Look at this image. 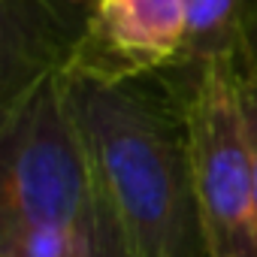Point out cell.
<instances>
[{
  "label": "cell",
  "instance_id": "cell-8",
  "mask_svg": "<svg viewBox=\"0 0 257 257\" xmlns=\"http://www.w3.org/2000/svg\"><path fill=\"white\" fill-rule=\"evenodd\" d=\"M239 100L248 131V149H251V173H254V200H257V76H239Z\"/></svg>",
  "mask_w": 257,
  "mask_h": 257
},
{
  "label": "cell",
  "instance_id": "cell-3",
  "mask_svg": "<svg viewBox=\"0 0 257 257\" xmlns=\"http://www.w3.org/2000/svg\"><path fill=\"white\" fill-rule=\"evenodd\" d=\"M188 134L197 209L209 257H257L251 149L230 61H206L188 79Z\"/></svg>",
  "mask_w": 257,
  "mask_h": 257
},
{
  "label": "cell",
  "instance_id": "cell-2",
  "mask_svg": "<svg viewBox=\"0 0 257 257\" xmlns=\"http://www.w3.org/2000/svg\"><path fill=\"white\" fill-rule=\"evenodd\" d=\"M170 73H76L91 179L137 257H209L191 167L188 85L179 91Z\"/></svg>",
  "mask_w": 257,
  "mask_h": 257
},
{
  "label": "cell",
  "instance_id": "cell-6",
  "mask_svg": "<svg viewBox=\"0 0 257 257\" xmlns=\"http://www.w3.org/2000/svg\"><path fill=\"white\" fill-rule=\"evenodd\" d=\"M0 257H88V218L0 224Z\"/></svg>",
  "mask_w": 257,
  "mask_h": 257
},
{
  "label": "cell",
  "instance_id": "cell-7",
  "mask_svg": "<svg viewBox=\"0 0 257 257\" xmlns=\"http://www.w3.org/2000/svg\"><path fill=\"white\" fill-rule=\"evenodd\" d=\"M88 257H137L112 206L106 203L97 185H91L88 203Z\"/></svg>",
  "mask_w": 257,
  "mask_h": 257
},
{
  "label": "cell",
  "instance_id": "cell-4",
  "mask_svg": "<svg viewBox=\"0 0 257 257\" xmlns=\"http://www.w3.org/2000/svg\"><path fill=\"white\" fill-rule=\"evenodd\" d=\"M185 0H91L73 67L91 79H127L176 67Z\"/></svg>",
  "mask_w": 257,
  "mask_h": 257
},
{
  "label": "cell",
  "instance_id": "cell-5",
  "mask_svg": "<svg viewBox=\"0 0 257 257\" xmlns=\"http://www.w3.org/2000/svg\"><path fill=\"white\" fill-rule=\"evenodd\" d=\"M230 61L239 76H257V0H185V43L176 67Z\"/></svg>",
  "mask_w": 257,
  "mask_h": 257
},
{
  "label": "cell",
  "instance_id": "cell-1",
  "mask_svg": "<svg viewBox=\"0 0 257 257\" xmlns=\"http://www.w3.org/2000/svg\"><path fill=\"white\" fill-rule=\"evenodd\" d=\"M91 0H0V224L85 221L76 43Z\"/></svg>",
  "mask_w": 257,
  "mask_h": 257
}]
</instances>
